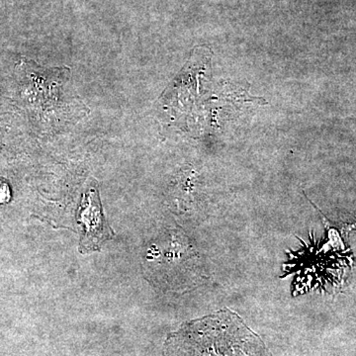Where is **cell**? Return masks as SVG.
<instances>
[{
    "label": "cell",
    "instance_id": "1",
    "mask_svg": "<svg viewBox=\"0 0 356 356\" xmlns=\"http://www.w3.org/2000/svg\"><path fill=\"white\" fill-rule=\"evenodd\" d=\"M178 356H271L236 316L213 318L192 332Z\"/></svg>",
    "mask_w": 356,
    "mask_h": 356
},
{
    "label": "cell",
    "instance_id": "2",
    "mask_svg": "<svg viewBox=\"0 0 356 356\" xmlns=\"http://www.w3.org/2000/svg\"><path fill=\"white\" fill-rule=\"evenodd\" d=\"M79 212V221L84 227L79 250H98L105 241L112 238L113 233L103 216L102 203L95 189H90L84 194Z\"/></svg>",
    "mask_w": 356,
    "mask_h": 356
},
{
    "label": "cell",
    "instance_id": "3",
    "mask_svg": "<svg viewBox=\"0 0 356 356\" xmlns=\"http://www.w3.org/2000/svg\"><path fill=\"white\" fill-rule=\"evenodd\" d=\"M10 198V191L8 185L0 181V203H6Z\"/></svg>",
    "mask_w": 356,
    "mask_h": 356
}]
</instances>
